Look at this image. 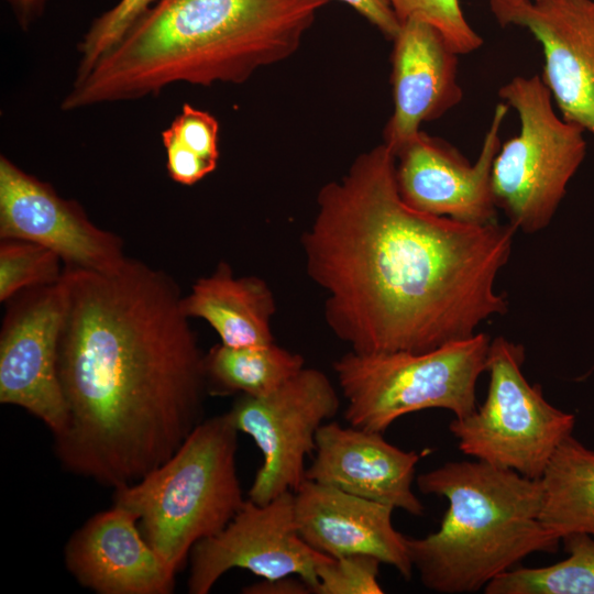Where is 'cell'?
Segmentation results:
<instances>
[{"label":"cell","instance_id":"obj_3","mask_svg":"<svg viewBox=\"0 0 594 594\" xmlns=\"http://www.w3.org/2000/svg\"><path fill=\"white\" fill-rule=\"evenodd\" d=\"M329 0H157L82 77L63 110L154 96L176 82L242 84L290 57Z\"/></svg>","mask_w":594,"mask_h":594},{"label":"cell","instance_id":"obj_16","mask_svg":"<svg viewBox=\"0 0 594 594\" xmlns=\"http://www.w3.org/2000/svg\"><path fill=\"white\" fill-rule=\"evenodd\" d=\"M394 509L308 479L294 492L296 528L309 547L331 558L373 556L409 580L414 566Z\"/></svg>","mask_w":594,"mask_h":594},{"label":"cell","instance_id":"obj_20","mask_svg":"<svg viewBox=\"0 0 594 594\" xmlns=\"http://www.w3.org/2000/svg\"><path fill=\"white\" fill-rule=\"evenodd\" d=\"M540 481V520L546 529L560 541L575 532L594 538V451L569 436Z\"/></svg>","mask_w":594,"mask_h":594},{"label":"cell","instance_id":"obj_9","mask_svg":"<svg viewBox=\"0 0 594 594\" xmlns=\"http://www.w3.org/2000/svg\"><path fill=\"white\" fill-rule=\"evenodd\" d=\"M339 407L329 377L306 366L274 392L241 395L233 403L228 411L233 425L254 440L263 457L248 492L250 501L263 505L298 488L306 479L305 459L316 450L317 432Z\"/></svg>","mask_w":594,"mask_h":594},{"label":"cell","instance_id":"obj_13","mask_svg":"<svg viewBox=\"0 0 594 594\" xmlns=\"http://www.w3.org/2000/svg\"><path fill=\"white\" fill-rule=\"evenodd\" d=\"M490 9L541 44L540 77L561 117L594 138V0H490Z\"/></svg>","mask_w":594,"mask_h":594},{"label":"cell","instance_id":"obj_24","mask_svg":"<svg viewBox=\"0 0 594 594\" xmlns=\"http://www.w3.org/2000/svg\"><path fill=\"white\" fill-rule=\"evenodd\" d=\"M386 1L400 22L417 19L432 25L460 55L479 50L484 42L468 22L461 8V0Z\"/></svg>","mask_w":594,"mask_h":594},{"label":"cell","instance_id":"obj_10","mask_svg":"<svg viewBox=\"0 0 594 594\" xmlns=\"http://www.w3.org/2000/svg\"><path fill=\"white\" fill-rule=\"evenodd\" d=\"M330 558L299 536L294 492L263 505L248 499L222 530L191 549L188 592L208 594L224 573L239 568L265 580L297 575L315 593L317 569Z\"/></svg>","mask_w":594,"mask_h":594},{"label":"cell","instance_id":"obj_1","mask_svg":"<svg viewBox=\"0 0 594 594\" xmlns=\"http://www.w3.org/2000/svg\"><path fill=\"white\" fill-rule=\"evenodd\" d=\"M517 230L408 206L385 144L355 157L317 196L301 234L306 273L333 334L360 354L426 352L469 339L508 310L496 278Z\"/></svg>","mask_w":594,"mask_h":594},{"label":"cell","instance_id":"obj_26","mask_svg":"<svg viewBox=\"0 0 594 594\" xmlns=\"http://www.w3.org/2000/svg\"><path fill=\"white\" fill-rule=\"evenodd\" d=\"M382 562L369 554L330 558L317 569L315 594H382L378 583Z\"/></svg>","mask_w":594,"mask_h":594},{"label":"cell","instance_id":"obj_4","mask_svg":"<svg viewBox=\"0 0 594 594\" xmlns=\"http://www.w3.org/2000/svg\"><path fill=\"white\" fill-rule=\"evenodd\" d=\"M422 494L448 502L440 527L406 536L425 587L474 593L535 552L552 553L560 540L540 520L542 484L483 461L447 462L416 479Z\"/></svg>","mask_w":594,"mask_h":594},{"label":"cell","instance_id":"obj_17","mask_svg":"<svg viewBox=\"0 0 594 594\" xmlns=\"http://www.w3.org/2000/svg\"><path fill=\"white\" fill-rule=\"evenodd\" d=\"M315 452L306 479L415 516L424 514L413 482L416 465L426 452L404 451L381 432L336 421L319 428Z\"/></svg>","mask_w":594,"mask_h":594},{"label":"cell","instance_id":"obj_19","mask_svg":"<svg viewBox=\"0 0 594 594\" xmlns=\"http://www.w3.org/2000/svg\"><path fill=\"white\" fill-rule=\"evenodd\" d=\"M188 318L207 321L232 348L261 346L274 343L272 319L276 302L267 283L256 276H235L221 262L208 276L198 278L183 297Z\"/></svg>","mask_w":594,"mask_h":594},{"label":"cell","instance_id":"obj_30","mask_svg":"<svg viewBox=\"0 0 594 594\" xmlns=\"http://www.w3.org/2000/svg\"><path fill=\"white\" fill-rule=\"evenodd\" d=\"M46 0H21L16 10L23 22H28L33 15L37 14Z\"/></svg>","mask_w":594,"mask_h":594},{"label":"cell","instance_id":"obj_14","mask_svg":"<svg viewBox=\"0 0 594 594\" xmlns=\"http://www.w3.org/2000/svg\"><path fill=\"white\" fill-rule=\"evenodd\" d=\"M0 239L42 244L57 253L65 266L106 271L127 255L121 238L95 224L73 199L0 157Z\"/></svg>","mask_w":594,"mask_h":594},{"label":"cell","instance_id":"obj_27","mask_svg":"<svg viewBox=\"0 0 594 594\" xmlns=\"http://www.w3.org/2000/svg\"><path fill=\"white\" fill-rule=\"evenodd\" d=\"M163 132L191 154L218 166L219 123L209 112L185 103Z\"/></svg>","mask_w":594,"mask_h":594},{"label":"cell","instance_id":"obj_5","mask_svg":"<svg viewBox=\"0 0 594 594\" xmlns=\"http://www.w3.org/2000/svg\"><path fill=\"white\" fill-rule=\"evenodd\" d=\"M239 430L229 413L202 420L175 453L114 488L152 548L176 571L199 541L222 530L244 504L237 471Z\"/></svg>","mask_w":594,"mask_h":594},{"label":"cell","instance_id":"obj_18","mask_svg":"<svg viewBox=\"0 0 594 594\" xmlns=\"http://www.w3.org/2000/svg\"><path fill=\"white\" fill-rule=\"evenodd\" d=\"M393 113L384 128L393 153L417 134L425 122L441 118L463 98L459 53L432 25L409 19L393 38Z\"/></svg>","mask_w":594,"mask_h":594},{"label":"cell","instance_id":"obj_21","mask_svg":"<svg viewBox=\"0 0 594 594\" xmlns=\"http://www.w3.org/2000/svg\"><path fill=\"white\" fill-rule=\"evenodd\" d=\"M208 388L216 394L267 395L305 367L304 358L277 344L232 348L222 343L205 354Z\"/></svg>","mask_w":594,"mask_h":594},{"label":"cell","instance_id":"obj_29","mask_svg":"<svg viewBox=\"0 0 594 594\" xmlns=\"http://www.w3.org/2000/svg\"><path fill=\"white\" fill-rule=\"evenodd\" d=\"M296 575H288L273 580H265L243 588L248 594H308L312 593L310 586Z\"/></svg>","mask_w":594,"mask_h":594},{"label":"cell","instance_id":"obj_28","mask_svg":"<svg viewBox=\"0 0 594 594\" xmlns=\"http://www.w3.org/2000/svg\"><path fill=\"white\" fill-rule=\"evenodd\" d=\"M365 18L386 37L393 41L400 30L402 22L386 0H339Z\"/></svg>","mask_w":594,"mask_h":594},{"label":"cell","instance_id":"obj_8","mask_svg":"<svg viewBox=\"0 0 594 594\" xmlns=\"http://www.w3.org/2000/svg\"><path fill=\"white\" fill-rule=\"evenodd\" d=\"M522 344L503 336L491 340L484 403L454 418L449 430L464 454L540 480L559 446L572 435L575 416L551 405L539 384L522 373Z\"/></svg>","mask_w":594,"mask_h":594},{"label":"cell","instance_id":"obj_31","mask_svg":"<svg viewBox=\"0 0 594 594\" xmlns=\"http://www.w3.org/2000/svg\"><path fill=\"white\" fill-rule=\"evenodd\" d=\"M21 0H11V2L14 4V7L16 8L19 6Z\"/></svg>","mask_w":594,"mask_h":594},{"label":"cell","instance_id":"obj_7","mask_svg":"<svg viewBox=\"0 0 594 594\" xmlns=\"http://www.w3.org/2000/svg\"><path fill=\"white\" fill-rule=\"evenodd\" d=\"M518 114V134L501 144L492 166L497 209L517 231L552 221L586 155L585 131L560 117L540 75L515 76L498 90Z\"/></svg>","mask_w":594,"mask_h":594},{"label":"cell","instance_id":"obj_15","mask_svg":"<svg viewBox=\"0 0 594 594\" xmlns=\"http://www.w3.org/2000/svg\"><path fill=\"white\" fill-rule=\"evenodd\" d=\"M65 564L99 594H169L177 573L146 541L138 517L113 505L77 529L65 547Z\"/></svg>","mask_w":594,"mask_h":594},{"label":"cell","instance_id":"obj_11","mask_svg":"<svg viewBox=\"0 0 594 594\" xmlns=\"http://www.w3.org/2000/svg\"><path fill=\"white\" fill-rule=\"evenodd\" d=\"M9 301L0 333V402L25 409L55 436L67 419L58 376L62 282L26 289Z\"/></svg>","mask_w":594,"mask_h":594},{"label":"cell","instance_id":"obj_22","mask_svg":"<svg viewBox=\"0 0 594 594\" xmlns=\"http://www.w3.org/2000/svg\"><path fill=\"white\" fill-rule=\"evenodd\" d=\"M568 557L541 568H513L493 579L485 594H594V538L575 532L561 540Z\"/></svg>","mask_w":594,"mask_h":594},{"label":"cell","instance_id":"obj_6","mask_svg":"<svg viewBox=\"0 0 594 594\" xmlns=\"http://www.w3.org/2000/svg\"><path fill=\"white\" fill-rule=\"evenodd\" d=\"M490 343L488 334L477 332L426 352L345 353L333 362L345 420L383 433L398 418L424 409L469 416L477 407L476 384L486 372Z\"/></svg>","mask_w":594,"mask_h":594},{"label":"cell","instance_id":"obj_25","mask_svg":"<svg viewBox=\"0 0 594 594\" xmlns=\"http://www.w3.org/2000/svg\"><path fill=\"white\" fill-rule=\"evenodd\" d=\"M157 0H120L97 18L78 45L76 78L85 76L109 53Z\"/></svg>","mask_w":594,"mask_h":594},{"label":"cell","instance_id":"obj_12","mask_svg":"<svg viewBox=\"0 0 594 594\" xmlns=\"http://www.w3.org/2000/svg\"><path fill=\"white\" fill-rule=\"evenodd\" d=\"M508 109L504 101L496 105L474 164L446 140L421 130L406 141L394 152L402 199L418 211L464 223L498 221L492 166Z\"/></svg>","mask_w":594,"mask_h":594},{"label":"cell","instance_id":"obj_23","mask_svg":"<svg viewBox=\"0 0 594 594\" xmlns=\"http://www.w3.org/2000/svg\"><path fill=\"white\" fill-rule=\"evenodd\" d=\"M64 270L62 257L42 244L1 239L0 300L7 302L26 289L56 284Z\"/></svg>","mask_w":594,"mask_h":594},{"label":"cell","instance_id":"obj_2","mask_svg":"<svg viewBox=\"0 0 594 594\" xmlns=\"http://www.w3.org/2000/svg\"><path fill=\"white\" fill-rule=\"evenodd\" d=\"M58 376L67 419L54 449L69 472L118 488L169 459L204 420L205 354L164 271L125 257L65 266Z\"/></svg>","mask_w":594,"mask_h":594}]
</instances>
